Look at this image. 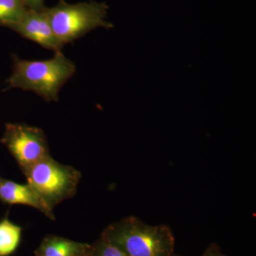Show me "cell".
<instances>
[{
	"label": "cell",
	"instance_id": "cell-3",
	"mask_svg": "<svg viewBox=\"0 0 256 256\" xmlns=\"http://www.w3.org/2000/svg\"><path fill=\"white\" fill-rule=\"evenodd\" d=\"M108 9L105 3L90 1L69 4L60 0L56 6L45 8L44 11L54 33L66 45L96 28H112V24L106 21Z\"/></svg>",
	"mask_w": 256,
	"mask_h": 256
},
{
	"label": "cell",
	"instance_id": "cell-10",
	"mask_svg": "<svg viewBox=\"0 0 256 256\" xmlns=\"http://www.w3.org/2000/svg\"><path fill=\"white\" fill-rule=\"evenodd\" d=\"M28 10L21 0H0V25L11 28Z\"/></svg>",
	"mask_w": 256,
	"mask_h": 256
},
{
	"label": "cell",
	"instance_id": "cell-15",
	"mask_svg": "<svg viewBox=\"0 0 256 256\" xmlns=\"http://www.w3.org/2000/svg\"><path fill=\"white\" fill-rule=\"evenodd\" d=\"M36 256H44L40 255V254H36Z\"/></svg>",
	"mask_w": 256,
	"mask_h": 256
},
{
	"label": "cell",
	"instance_id": "cell-11",
	"mask_svg": "<svg viewBox=\"0 0 256 256\" xmlns=\"http://www.w3.org/2000/svg\"><path fill=\"white\" fill-rule=\"evenodd\" d=\"M90 256H127L118 247L114 244L101 238L92 245H89Z\"/></svg>",
	"mask_w": 256,
	"mask_h": 256
},
{
	"label": "cell",
	"instance_id": "cell-8",
	"mask_svg": "<svg viewBox=\"0 0 256 256\" xmlns=\"http://www.w3.org/2000/svg\"><path fill=\"white\" fill-rule=\"evenodd\" d=\"M88 247V244L52 236L44 240L36 254L44 256H78L86 252Z\"/></svg>",
	"mask_w": 256,
	"mask_h": 256
},
{
	"label": "cell",
	"instance_id": "cell-13",
	"mask_svg": "<svg viewBox=\"0 0 256 256\" xmlns=\"http://www.w3.org/2000/svg\"><path fill=\"white\" fill-rule=\"evenodd\" d=\"M200 256H227L220 250V247L217 244H212L207 247L205 252Z\"/></svg>",
	"mask_w": 256,
	"mask_h": 256
},
{
	"label": "cell",
	"instance_id": "cell-12",
	"mask_svg": "<svg viewBox=\"0 0 256 256\" xmlns=\"http://www.w3.org/2000/svg\"><path fill=\"white\" fill-rule=\"evenodd\" d=\"M28 10L42 11L45 9L44 0H21Z\"/></svg>",
	"mask_w": 256,
	"mask_h": 256
},
{
	"label": "cell",
	"instance_id": "cell-4",
	"mask_svg": "<svg viewBox=\"0 0 256 256\" xmlns=\"http://www.w3.org/2000/svg\"><path fill=\"white\" fill-rule=\"evenodd\" d=\"M23 172L28 184L53 208L76 194L82 178L78 170L60 164L50 156Z\"/></svg>",
	"mask_w": 256,
	"mask_h": 256
},
{
	"label": "cell",
	"instance_id": "cell-5",
	"mask_svg": "<svg viewBox=\"0 0 256 256\" xmlns=\"http://www.w3.org/2000/svg\"><path fill=\"white\" fill-rule=\"evenodd\" d=\"M1 142L6 146L22 172L50 156L46 136L38 128L6 124Z\"/></svg>",
	"mask_w": 256,
	"mask_h": 256
},
{
	"label": "cell",
	"instance_id": "cell-17",
	"mask_svg": "<svg viewBox=\"0 0 256 256\" xmlns=\"http://www.w3.org/2000/svg\"><path fill=\"white\" fill-rule=\"evenodd\" d=\"M174 256H176V255H174Z\"/></svg>",
	"mask_w": 256,
	"mask_h": 256
},
{
	"label": "cell",
	"instance_id": "cell-6",
	"mask_svg": "<svg viewBox=\"0 0 256 256\" xmlns=\"http://www.w3.org/2000/svg\"><path fill=\"white\" fill-rule=\"evenodd\" d=\"M10 28L47 50L62 52L64 46L54 33L44 10H28L22 18Z\"/></svg>",
	"mask_w": 256,
	"mask_h": 256
},
{
	"label": "cell",
	"instance_id": "cell-14",
	"mask_svg": "<svg viewBox=\"0 0 256 256\" xmlns=\"http://www.w3.org/2000/svg\"><path fill=\"white\" fill-rule=\"evenodd\" d=\"M89 248V247H88ZM88 250L85 252H84V254H82V255L78 256H89V252H88Z\"/></svg>",
	"mask_w": 256,
	"mask_h": 256
},
{
	"label": "cell",
	"instance_id": "cell-7",
	"mask_svg": "<svg viewBox=\"0 0 256 256\" xmlns=\"http://www.w3.org/2000/svg\"><path fill=\"white\" fill-rule=\"evenodd\" d=\"M0 201L8 204H22L36 208L50 220H54V208L28 184H20L2 178L0 181Z\"/></svg>",
	"mask_w": 256,
	"mask_h": 256
},
{
	"label": "cell",
	"instance_id": "cell-16",
	"mask_svg": "<svg viewBox=\"0 0 256 256\" xmlns=\"http://www.w3.org/2000/svg\"><path fill=\"white\" fill-rule=\"evenodd\" d=\"M1 180H2V178H0V181H1Z\"/></svg>",
	"mask_w": 256,
	"mask_h": 256
},
{
	"label": "cell",
	"instance_id": "cell-1",
	"mask_svg": "<svg viewBox=\"0 0 256 256\" xmlns=\"http://www.w3.org/2000/svg\"><path fill=\"white\" fill-rule=\"evenodd\" d=\"M12 73L6 80L5 90L20 88L34 92L47 102L58 100L60 88L74 75L75 64L63 54L44 60H21L13 56Z\"/></svg>",
	"mask_w": 256,
	"mask_h": 256
},
{
	"label": "cell",
	"instance_id": "cell-9",
	"mask_svg": "<svg viewBox=\"0 0 256 256\" xmlns=\"http://www.w3.org/2000/svg\"><path fill=\"white\" fill-rule=\"evenodd\" d=\"M21 227L8 218L0 222V256H8L18 248L21 239Z\"/></svg>",
	"mask_w": 256,
	"mask_h": 256
},
{
	"label": "cell",
	"instance_id": "cell-2",
	"mask_svg": "<svg viewBox=\"0 0 256 256\" xmlns=\"http://www.w3.org/2000/svg\"><path fill=\"white\" fill-rule=\"evenodd\" d=\"M101 238L114 244L127 256L175 255V237L170 226L150 225L136 216L110 224Z\"/></svg>",
	"mask_w": 256,
	"mask_h": 256
}]
</instances>
